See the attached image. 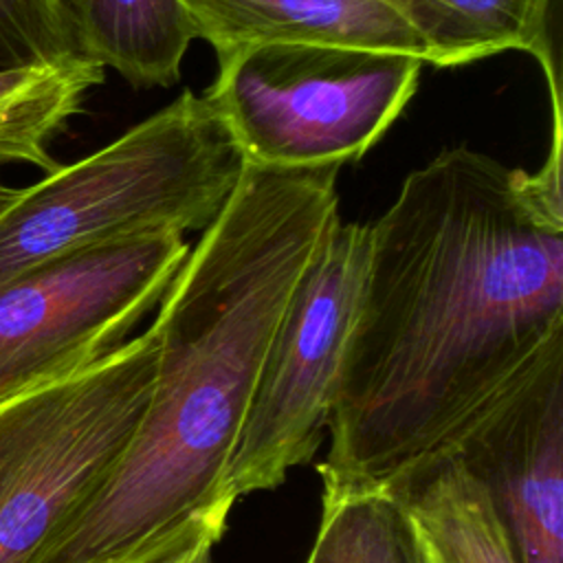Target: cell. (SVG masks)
Segmentation results:
<instances>
[{
  "mask_svg": "<svg viewBox=\"0 0 563 563\" xmlns=\"http://www.w3.org/2000/svg\"><path fill=\"white\" fill-rule=\"evenodd\" d=\"M563 332V196L466 145L405 176L367 257L323 484H378L440 446Z\"/></svg>",
  "mask_w": 563,
  "mask_h": 563,
  "instance_id": "6da1fadb",
  "label": "cell"
},
{
  "mask_svg": "<svg viewBox=\"0 0 563 563\" xmlns=\"http://www.w3.org/2000/svg\"><path fill=\"white\" fill-rule=\"evenodd\" d=\"M339 169L242 165L158 301L154 385L130 442L29 563H161L220 541L264 354L341 218Z\"/></svg>",
  "mask_w": 563,
  "mask_h": 563,
  "instance_id": "7a4b0ae2",
  "label": "cell"
},
{
  "mask_svg": "<svg viewBox=\"0 0 563 563\" xmlns=\"http://www.w3.org/2000/svg\"><path fill=\"white\" fill-rule=\"evenodd\" d=\"M242 165L209 101L185 90L101 150L18 189L0 209V282L99 242L205 229Z\"/></svg>",
  "mask_w": 563,
  "mask_h": 563,
  "instance_id": "3957f363",
  "label": "cell"
},
{
  "mask_svg": "<svg viewBox=\"0 0 563 563\" xmlns=\"http://www.w3.org/2000/svg\"><path fill=\"white\" fill-rule=\"evenodd\" d=\"M422 59L405 53L268 42L218 59L205 90L244 163L343 165L361 158L413 97Z\"/></svg>",
  "mask_w": 563,
  "mask_h": 563,
  "instance_id": "277c9868",
  "label": "cell"
},
{
  "mask_svg": "<svg viewBox=\"0 0 563 563\" xmlns=\"http://www.w3.org/2000/svg\"><path fill=\"white\" fill-rule=\"evenodd\" d=\"M156 361L150 323L79 372L0 402V563H29L119 457Z\"/></svg>",
  "mask_w": 563,
  "mask_h": 563,
  "instance_id": "5b68a950",
  "label": "cell"
},
{
  "mask_svg": "<svg viewBox=\"0 0 563 563\" xmlns=\"http://www.w3.org/2000/svg\"><path fill=\"white\" fill-rule=\"evenodd\" d=\"M367 257V224L328 231L264 354L246 418L229 460L227 493L273 490L288 471L310 464L328 433L343 354Z\"/></svg>",
  "mask_w": 563,
  "mask_h": 563,
  "instance_id": "8992f818",
  "label": "cell"
},
{
  "mask_svg": "<svg viewBox=\"0 0 563 563\" xmlns=\"http://www.w3.org/2000/svg\"><path fill=\"white\" fill-rule=\"evenodd\" d=\"M189 251L183 233L84 246L0 282V402L119 347L163 299Z\"/></svg>",
  "mask_w": 563,
  "mask_h": 563,
  "instance_id": "52a82bcc",
  "label": "cell"
},
{
  "mask_svg": "<svg viewBox=\"0 0 563 563\" xmlns=\"http://www.w3.org/2000/svg\"><path fill=\"white\" fill-rule=\"evenodd\" d=\"M440 446L482 479L521 563H563V332Z\"/></svg>",
  "mask_w": 563,
  "mask_h": 563,
  "instance_id": "ba28073f",
  "label": "cell"
},
{
  "mask_svg": "<svg viewBox=\"0 0 563 563\" xmlns=\"http://www.w3.org/2000/svg\"><path fill=\"white\" fill-rule=\"evenodd\" d=\"M196 37L216 57L268 44L301 42L416 55L433 53L398 0H185Z\"/></svg>",
  "mask_w": 563,
  "mask_h": 563,
  "instance_id": "9c48e42d",
  "label": "cell"
},
{
  "mask_svg": "<svg viewBox=\"0 0 563 563\" xmlns=\"http://www.w3.org/2000/svg\"><path fill=\"white\" fill-rule=\"evenodd\" d=\"M378 484L413 519L424 563H521L490 493L451 449L435 446Z\"/></svg>",
  "mask_w": 563,
  "mask_h": 563,
  "instance_id": "30bf717a",
  "label": "cell"
},
{
  "mask_svg": "<svg viewBox=\"0 0 563 563\" xmlns=\"http://www.w3.org/2000/svg\"><path fill=\"white\" fill-rule=\"evenodd\" d=\"M79 48L134 88H167L196 40L185 0H64Z\"/></svg>",
  "mask_w": 563,
  "mask_h": 563,
  "instance_id": "8fae6325",
  "label": "cell"
},
{
  "mask_svg": "<svg viewBox=\"0 0 563 563\" xmlns=\"http://www.w3.org/2000/svg\"><path fill=\"white\" fill-rule=\"evenodd\" d=\"M431 46L435 66H462L506 51L559 70L552 40L556 0H398Z\"/></svg>",
  "mask_w": 563,
  "mask_h": 563,
  "instance_id": "7c38bea8",
  "label": "cell"
},
{
  "mask_svg": "<svg viewBox=\"0 0 563 563\" xmlns=\"http://www.w3.org/2000/svg\"><path fill=\"white\" fill-rule=\"evenodd\" d=\"M103 73L86 55L0 70V167L57 169L48 145L103 81Z\"/></svg>",
  "mask_w": 563,
  "mask_h": 563,
  "instance_id": "4fadbf2b",
  "label": "cell"
},
{
  "mask_svg": "<svg viewBox=\"0 0 563 563\" xmlns=\"http://www.w3.org/2000/svg\"><path fill=\"white\" fill-rule=\"evenodd\" d=\"M306 563H424L413 519L383 484H323Z\"/></svg>",
  "mask_w": 563,
  "mask_h": 563,
  "instance_id": "5bb4252c",
  "label": "cell"
},
{
  "mask_svg": "<svg viewBox=\"0 0 563 563\" xmlns=\"http://www.w3.org/2000/svg\"><path fill=\"white\" fill-rule=\"evenodd\" d=\"M84 55L64 0H0V70Z\"/></svg>",
  "mask_w": 563,
  "mask_h": 563,
  "instance_id": "9a60e30c",
  "label": "cell"
},
{
  "mask_svg": "<svg viewBox=\"0 0 563 563\" xmlns=\"http://www.w3.org/2000/svg\"><path fill=\"white\" fill-rule=\"evenodd\" d=\"M213 545H216V541L202 539V541L189 545L187 550H183L180 554L169 556V559H165L161 563H213V556H211Z\"/></svg>",
  "mask_w": 563,
  "mask_h": 563,
  "instance_id": "2e32d148",
  "label": "cell"
},
{
  "mask_svg": "<svg viewBox=\"0 0 563 563\" xmlns=\"http://www.w3.org/2000/svg\"><path fill=\"white\" fill-rule=\"evenodd\" d=\"M18 194V189L15 187H9V185H4L2 183V178H0V209L13 198Z\"/></svg>",
  "mask_w": 563,
  "mask_h": 563,
  "instance_id": "e0dca14e",
  "label": "cell"
}]
</instances>
